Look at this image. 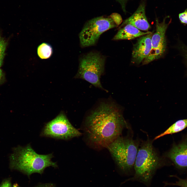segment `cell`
Segmentation results:
<instances>
[{"instance_id":"obj_1","label":"cell","mask_w":187,"mask_h":187,"mask_svg":"<svg viewBox=\"0 0 187 187\" xmlns=\"http://www.w3.org/2000/svg\"><path fill=\"white\" fill-rule=\"evenodd\" d=\"M127 127L120 107L107 101L101 102L87 115L83 130L88 143L99 149L106 148Z\"/></svg>"},{"instance_id":"obj_2","label":"cell","mask_w":187,"mask_h":187,"mask_svg":"<svg viewBox=\"0 0 187 187\" xmlns=\"http://www.w3.org/2000/svg\"><path fill=\"white\" fill-rule=\"evenodd\" d=\"M52 153L46 155L37 153L30 144L14 148L10 157L11 168L18 170L30 176L32 173L42 174L46 168L57 167L56 163L52 161Z\"/></svg>"},{"instance_id":"obj_3","label":"cell","mask_w":187,"mask_h":187,"mask_svg":"<svg viewBox=\"0 0 187 187\" xmlns=\"http://www.w3.org/2000/svg\"><path fill=\"white\" fill-rule=\"evenodd\" d=\"M161 162L151 142H145L138 149L134 165L135 174L133 178L149 183L155 171L160 166Z\"/></svg>"},{"instance_id":"obj_4","label":"cell","mask_w":187,"mask_h":187,"mask_svg":"<svg viewBox=\"0 0 187 187\" xmlns=\"http://www.w3.org/2000/svg\"><path fill=\"white\" fill-rule=\"evenodd\" d=\"M105 57L98 52H91L79 59L78 70L75 78L88 82L96 87L106 91L100 82L103 73Z\"/></svg>"},{"instance_id":"obj_5","label":"cell","mask_w":187,"mask_h":187,"mask_svg":"<svg viewBox=\"0 0 187 187\" xmlns=\"http://www.w3.org/2000/svg\"><path fill=\"white\" fill-rule=\"evenodd\" d=\"M138 146L137 143L132 139L120 136L106 148L119 167L127 172L134 166Z\"/></svg>"},{"instance_id":"obj_6","label":"cell","mask_w":187,"mask_h":187,"mask_svg":"<svg viewBox=\"0 0 187 187\" xmlns=\"http://www.w3.org/2000/svg\"><path fill=\"white\" fill-rule=\"evenodd\" d=\"M117 26L110 16H102L90 19L85 23L79 34L81 46L85 47L95 45L102 34Z\"/></svg>"},{"instance_id":"obj_7","label":"cell","mask_w":187,"mask_h":187,"mask_svg":"<svg viewBox=\"0 0 187 187\" xmlns=\"http://www.w3.org/2000/svg\"><path fill=\"white\" fill-rule=\"evenodd\" d=\"M81 135V133L72 125L62 112L45 124L40 135L41 136L64 140Z\"/></svg>"},{"instance_id":"obj_8","label":"cell","mask_w":187,"mask_h":187,"mask_svg":"<svg viewBox=\"0 0 187 187\" xmlns=\"http://www.w3.org/2000/svg\"><path fill=\"white\" fill-rule=\"evenodd\" d=\"M169 17H165L161 22L156 18V31L152 35L151 38L152 49L148 56L143 62V65L146 64L160 58L164 54L166 47L165 32L171 21V19L169 22H166Z\"/></svg>"},{"instance_id":"obj_9","label":"cell","mask_w":187,"mask_h":187,"mask_svg":"<svg viewBox=\"0 0 187 187\" xmlns=\"http://www.w3.org/2000/svg\"><path fill=\"white\" fill-rule=\"evenodd\" d=\"M152 33L140 37L133 46L131 62L138 64L147 57L152 49L151 38Z\"/></svg>"},{"instance_id":"obj_10","label":"cell","mask_w":187,"mask_h":187,"mask_svg":"<svg viewBox=\"0 0 187 187\" xmlns=\"http://www.w3.org/2000/svg\"><path fill=\"white\" fill-rule=\"evenodd\" d=\"M146 0H141L138 6L133 13L124 21L120 26L127 24H131L139 30L147 31L151 26L146 15Z\"/></svg>"},{"instance_id":"obj_11","label":"cell","mask_w":187,"mask_h":187,"mask_svg":"<svg viewBox=\"0 0 187 187\" xmlns=\"http://www.w3.org/2000/svg\"><path fill=\"white\" fill-rule=\"evenodd\" d=\"M167 156L177 167H187V143L174 146L167 153Z\"/></svg>"},{"instance_id":"obj_12","label":"cell","mask_w":187,"mask_h":187,"mask_svg":"<svg viewBox=\"0 0 187 187\" xmlns=\"http://www.w3.org/2000/svg\"><path fill=\"white\" fill-rule=\"evenodd\" d=\"M121 27V28L113 37V40H131L151 32L149 31L145 32L141 31L130 24H126Z\"/></svg>"},{"instance_id":"obj_13","label":"cell","mask_w":187,"mask_h":187,"mask_svg":"<svg viewBox=\"0 0 187 187\" xmlns=\"http://www.w3.org/2000/svg\"><path fill=\"white\" fill-rule=\"evenodd\" d=\"M187 127V119L178 120L171 125L166 130L155 137L156 140L165 135L177 133L181 131Z\"/></svg>"},{"instance_id":"obj_14","label":"cell","mask_w":187,"mask_h":187,"mask_svg":"<svg viewBox=\"0 0 187 187\" xmlns=\"http://www.w3.org/2000/svg\"><path fill=\"white\" fill-rule=\"evenodd\" d=\"M53 48L49 44L43 42L40 44L37 49V53L39 57L42 59H48L52 56Z\"/></svg>"},{"instance_id":"obj_15","label":"cell","mask_w":187,"mask_h":187,"mask_svg":"<svg viewBox=\"0 0 187 187\" xmlns=\"http://www.w3.org/2000/svg\"><path fill=\"white\" fill-rule=\"evenodd\" d=\"M7 44L4 38L0 36V67L3 64Z\"/></svg>"},{"instance_id":"obj_16","label":"cell","mask_w":187,"mask_h":187,"mask_svg":"<svg viewBox=\"0 0 187 187\" xmlns=\"http://www.w3.org/2000/svg\"><path fill=\"white\" fill-rule=\"evenodd\" d=\"M119 4L121 8L125 14L127 12L126 6L129 1L132 0H115Z\"/></svg>"},{"instance_id":"obj_17","label":"cell","mask_w":187,"mask_h":187,"mask_svg":"<svg viewBox=\"0 0 187 187\" xmlns=\"http://www.w3.org/2000/svg\"><path fill=\"white\" fill-rule=\"evenodd\" d=\"M110 16L118 26L122 22V17L121 16L118 14L113 13L110 15Z\"/></svg>"},{"instance_id":"obj_18","label":"cell","mask_w":187,"mask_h":187,"mask_svg":"<svg viewBox=\"0 0 187 187\" xmlns=\"http://www.w3.org/2000/svg\"><path fill=\"white\" fill-rule=\"evenodd\" d=\"M179 18L181 23L184 24H187V9L179 14Z\"/></svg>"},{"instance_id":"obj_19","label":"cell","mask_w":187,"mask_h":187,"mask_svg":"<svg viewBox=\"0 0 187 187\" xmlns=\"http://www.w3.org/2000/svg\"><path fill=\"white\" fill-rule=\"evenodd\" d=\"M178 181L172 184L181 187H187V178L185 179H182L178 178Z\"/></svg>"},{"instance_id":"obj_20","label":"cell","mask_w":187,"mask_h":187,"mask_svg":"<svg viewBox=\"0 0 187 187\" xmlns=\"http://www.w3.org/2000/svg\"><path fill=\"white\" fill-rule=\"evenodd\" d=\"M0 187H18L17 184H12L10 181L9 180L4 181L0 185Z\"/></svg>"},{"instance_id":"obj_21","label":"cell","mask_w":187,"mask_h":187,"mask_svg":"<svg viewBox=\"0 0 187 187\" xmlns=\"http://www.w3.org/2000/svg\"><path fill=\"white\" fill-rule=\"evenodd\" d=\"M5 80V76L3 71L0 69V85L4 83Z\"/></svg>"},{"instance_id":"obj_22","label":"cell","mask_w":187,"mask_h":187,"mask_svg":"<svg viewBox=\"0 0 187 187\" xmlns=\"http://www.w3.org/2000/svg\"><path fill=\"white\" fill-rule=\"evenodd\" d=\"M182 50L184 51V56L187 62V47H182Z\"/></svg>"},{"instance_id":"obj_23","label":"cell","mask_w":187,"mask_h":187,"mask_svg":"<svg viewBox=\"0 0 187 187\" xmlns=\"http://www.w3.org/2000/svg\"><path fill=\"white\" fill-rule=\"evenodd\" d=\"M41 187H55L54 186L52 185L47 184L44 185Z\"/></svg>"}]
</instances>
